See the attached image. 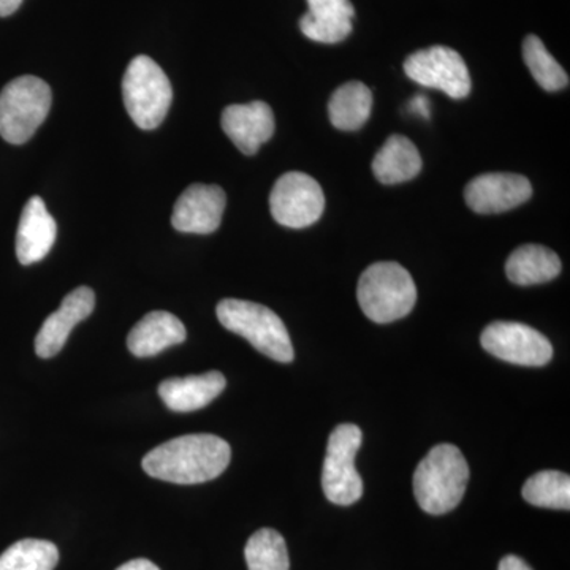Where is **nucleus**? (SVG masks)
Listing matches in <instances>:
<instances>
[{"mask_svg": "<svg viewBox=\"0 0 570 570\" xmlns=\"http://www.w3.org/2000/svg\"><path fill=\"white\" fill-rule=\"evenodd\" d=\"M356 296L367 318L376 324H392L414 309L417 287L400 264L379 262L360 276Z\"/></svg>", "mask_w": 570, "mask_h": 570, "instance_id": "nucleus-3", "label": "nucleus"}, {"mask_svg": "<svg viewBox=\"0 0 570 570\" xmlns=\"http://www.w3.org/2000/svg\"><path fill=\"white\" fill-rule=\"evenodd\" d=\"M223 130L246 156H254L275 135V115L268 104L255 100L230 105L223 111Z\"/></svg>", "mask_w": 570, "mask_h": 570, "instance_id": "nucleus-14", "label": "nucleus"}, {"mask_svg": "<svg viewBox=\"0 0 570 570\" xmlns=\"http://www.w3.org/2000/svg\"><path fill=\"white\" fill-rule=\"evenodd\" d=\"M480 343L489 354L521 366H546L553 347L542 333L519 322H493L483 330Z\"/></svg>", "mask_w": 570, "mask_h": 570, "instance_id": "nucleus-10", "label": "nucleus"}, {"mask_svg": "<svg viewBox=\"0 0 570 570\" xmlns=\"http://www.w3.org/2000/svg\"><path fill=\"white\" fill-rule=\"evenodd\" d=\"M225 204L223 187L193 184L176 200L171 225L183 234H213L223 223Z\"/></svg>", "mask_w": 570, "mask_h": 570, "instance_id": "nucleus-11", "label": "nucleus"}, {"mask_svg": "<svg viewBox=\"0 0 570 570\" xmlns=\"http://www.w3.org/2000/svg\"><path fill=\"white\" fill-rule=\"evenodd\" d=\"M217 318L228 332L245 337L262 354L279 363H291L295 352L284 322L269 307L246 299H223Z\"/></svg>", "mask_w": 570, "mask_h": 570, "instance_id": "nucleus-4", "label": "nucleus"}, {"mask_svg": "<svg viewBox=\"0 0 570 570\" xmlns=\"http://www.w3.org/2000/svg\"><path fill=\"white\" fill-rule=\"evenodd\" d=\"M186 326L174 314L153 311L127 336V347L138 358L154 356L186 341Z\"/></svg>", "mask_w": 570, "mask_h": 570, "instance_id": "nucleus-18", "label": "nucleus"}, {"mask_svg": "<svg viewBox=\"0 0 570 570\" xmlns=\"http://www.w3.org/2000/svg\"><path fill=\"white\" fill-rule=\"evenodd\" d=\"M498 570H532L530 566L527 564L521 558L513 557V554H509V557L502 558L501 562H499Z\"/></svg>", "mask_w": 570, "mask_h": 570, "instance_id": "nucleus-26", "label": "nucleus"}, {"mask_svg": "<svg viewBox=\"0 0 570 570\" xmlns=\"http://www.w3.org/2000/svg\"><path fill=\"white\" fill-rule=\"evenodd\" d=\"M232 460V449L214 434H186L164 442L141 461L146 474L176 485H197L219 478Z\"/></svg>", "mask_w": 570, "mask_h": 570, "instance_id": "nucleus-1", "label": "nucleus"}, {"mask_svg": "<svg viewBox=\"0 0 570 570\" xmlns=\"http://www.w3.org/2000/svg\"><path fill=\"white\" fill-rule=\"evenodd\" d=\"M58 547L48 540L24 539L0 554V570H55Z\"/></svg>", "mask_w": 570, "mask_h": 570, "instance_id": "nucleus-22", "label": "nucleus"}, {"mask_svg": "<svg viewBox=\"0 0 570 570\" xmlns=\"http://www.w3.org/2000/svg\"><path fill=\"white\" fill-rule=\"evenodd\" d=\"M362 441V430L352 423L336 426L330 434L322 489L333 504L352 505L362 498L363 480L355 469V456Z\"/></svg>", "mask_w": 570, "mask_h": 570, "instance_id": "nucleus-7", "label": "nucleus"}, {"mask_svg": "<svg viewBox=\"0 0 570 570\" xmlns=\"http://www.w3.org/2000/svg\"><path fill=\"white\" fill-rule=\"evenodd\" d=\"M411 107V111L415 112V115L422 116V118H430V102L425 96H417L412 99V102L409 104Z\"/></svg>", "mask_w": 570, "mask_h": 570, "instance_id": "nucleus-27", "label": "nucleus"}, {"mask_svg": "<svg viewBox=\"0 0 570 570\" xmlns=\"http://www.w3.org/2000/svg\"><path fill=\"white\" fill-rule=\"evenodd\" d=\"M468 482V461L461 450L452 444H439L415 469V499L430 515H444L460 504Z\"/></svg>", "mask_w": 570, "mask_h": 570, "instance_id": "nucleus-2", "label": "nucleus"}, {"mask_svg": "<svg viewBox=\"0 0 570 570\" xmlns=\"http://www.w3.org/2000/svg\"><path fill=\"white\" fill-rule=\"evenodd\" d=\"M309 11L299 20L307 39L318 43H340L352 32L355 9L351 0H307Z\"/></svg>", "mask_w": 570, "mask_h": 570, "instance_id": "nucleus-16", "label": "nucleus"}, {"mask_svg": "<svg viewBox=\"0 0 570 570\" xmlns=\"http://www.w3.org/2000/svg\"><path fill=\"white\" fill-rule=\"evenodd\" d=\"M373 110V92L360 81L346 82L333 92L328 116L340 130H358L365 126Z\"/></svg>", "mask_w": 570, "mask_h": 570, "instance_id": "nucleus-21", "label": "nucleus"}, {"mask_svg": "<svg viewBox=\"0 0 570 570\" xmlns=\"http://www.w3.org/2000/svg\"><path fill=\"white\" fill-rule=\"evenodd\" d=\"M269 209L276 223L284 227H311L324 214V190L313 176L291 171L281 176L273 186Z\"/></svg>", "mask_w": 570, "mask_h": 570, "instance_id": "nucleus-8", "label": "nucleus"}, {"mask_svg": "<svg viewBox=\"0 0 570 570\" xmlns=\"http://www.w3.org/2000/svg\"><path fill=\"white\" fill-rule=\"evenodd\" d=\"M505 273L517 285L549 283L560 275L561 261L549 247L524 245L510 254Z\"/></svg>", "mask_w": 570, "mask_h": 570, "instance_id": "nucleus-20", "label": "nucleus"}, {"mask_svg": "<svg viewBox=\"0 0 570 570\" xmlns=\"http://www.w3.org/2000/svg\"><path fill=\"white\" fill-rule=\"evenodd\" d=\"M122 99L130 119L142 130H153L170 110L174 89L159 63L149 56H137L124 73Z\"/></svg>", "mask_w": 570, "mask_h": 570, "instance_id": "nucleus-5", "label": "nucleus"}, {"mask_svg": "<svg viewBox=\"0 0 570 570\" xmlns=\"http://www.w3.org/2000/svg\"><path fill=\"white\" fill-rule=\"evenodd\" d=\"M404 71L412 81L439 89L452 99H466L472 82L466 62L460 52L448 47H431L409 56Z\"/></svg>", "mask_w": 570, "mask_h": 570, "instance_id": "nucleus-9", "label": "nucleus"}, {"mask_svg": "<svg viewBox=\"0 0 570 570\" xmlns=\"http://www.w3.org/2000/svg\"><path fill=\"white\" fill-rule=\"evenodd\" d=\"M523 59L540 88L549 92L568 88L569 75L557 59L547 50L543 41L535 36H528L523 41Z\"/></svg>", "mask_w": 570, "mask_h": 570, "instance_id": "nucleus-25", "label": "nucleus"}, {"mask_svg": "<svg viewBox=\"0 0 570 570\" xmlns=\"http://www.w3.org/2000/svg\"><path fill=\"white\" fill-rule=\"evenodd\" d=\"M52 94L47 81L24 75L0 92V137L11 145L31 140L51 110Z\"/></svg>", "mask_w": 570, "mask_h": 570, "instance_id": "nucleus-6", "label": "nucleus"}, {"mask_svg": "<svg viewBox=\"0 0 570 570\" xmlns=\"http://www.w3.org/2000/svg\"><path fill=\"white\" fill-rule=\"evenodd\" d=\"M58 225L45 205L43 198H29L21 213L17 232V257L21 265L43 261L55 246Z\"/></svg>", "mask_w": 570, "mask_h": 570, "instance_id": "nucleus-15", "label": "nucleus"}, {"mask_svg": "<svg viewBox=\"0 0 570 570\" xmlns=\"http://www.w3.org/2000/svg\"><path fill=\"white\" fill-rule=\"evenodd\" d=\"M227 381L219 371L200 376L167 379L159 385V396L174 412H194L204 409L224 392Z\"/></svg>", "mask_w": 570, "mask_h": 570, "instance_id": "nucleus-17", "label": "nucleus"}, {"mask_svg": "<svg viewBox=\"0 0 570 570\" xmlns=\"http://www.w3.org/2000/svg\"><path fill=\"white\" fill-rule=\"evenodd\" d=\"M116 570H160L154 564L153 561L145 560V558H138V560H132L122 564L121 568Z\"/></svg>", "mask_w": 570, "mask_h": 570, "instance_id": "nucleus-28", "label": "nucleus"}, {"mask_svg": "<svg viewBox=\"0 0 570 570\" xmlns=\"http://www.w3.org/2000/svg\"><path fill=\"white\" fill-rule=\"evenodd\" d=\"M249 570H291L287 543L275 530L264 528L255 531L247 540L245 549Z\"/></svg>", "mask_w": 570, "mask_h": 570, "instance_id": "nucleus-24", "label": "nucleus"}, {"mask_svg": "<svg viewBox=\"0 0 570 570\" xmlns=\"http://www.w3.org/2000/svg\"><path fill=\"white\" fill-rule=\"evenodd\" d=\"M531 195V183L524 176L515 174L480 175L464 190L469 208L479 214L510 212L527 204Z\"/></svg>", "mask_w": 570, "mask_h": 570, "instance_id": "nucleus-12", "label": "nucleus"}, {"mask_svg": "<svg viewBox=\"0 0 570 570\" xmlns=\"http://www.w3.org/2000/svg\"><path fill=\"white\" fill-rule=\"evenodd\" d=\"M22 0H0V18L10 17L20 9Z\"/></svg>", "mask_w": 570, "mask_h": 570, "instance_id": "nucleus-29", "label": "nucleus"}, {"mask_svg": "<svg viewBox=\"0 0 570 570\" xmlns=\"http://www.w3.org/2000/svg\"><path fill=\"white\" fill-rule=\"evenodd\" d=\"M524 501L535 508L569 510L570 478L560 471H542L524 483Z\"/></svg>", "mask_w": 570, "mask_h": 570, "instance_id": "nucleus-23", "label": "nucleus"}, {"mask_svg": "<svg viewBox=\"0 0 570 570\" xmlns=\"http://www.w3.org/2000/svg\"><path fill=\"white\" fill-rule=\"evenodd\" d=\"M373 171L387 186L411 181L422 171L417 146L403 135H392L374 157Z\"/></svg>", "mask_w": 570, "mask_h": 570, "instance_id": "nucleus-19", "label": "nucleus"}, {"mask_svg": "<svg viewBox=\"0 0 570 570\" xmlns=\"http://www.w3.org/2000/svg\"><path fill=\"white\" fill-rule=\"evenodd\" d=\"M96 307L92 288L78 287L62 299L58 311L48 316L36 337V352L40 358H51L66 346L71 330L91 316Z\"/></svg>", "mask_w": 570, "mask_h": 570, "instance_id": "nucleus-13", "label": "nucleus"}]
</instances>
